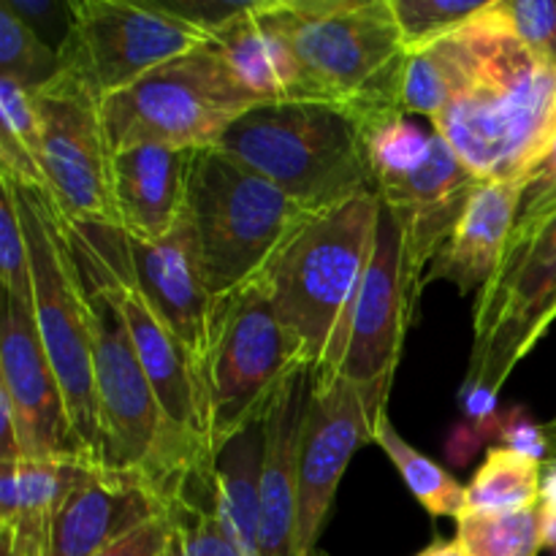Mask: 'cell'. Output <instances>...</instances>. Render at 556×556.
<instances>
[{
    "mask_svg": "<svg viewBox=\"0 0 556 556\" xmlns=\"http://www.w3.org/2000/svg\"><path fill=\"white\" fill-rule=\"evenodd\" d=\"M402 109L429 117L478 182H530L556 144V65L489 0L465 27L407 54Z\"/></svg>",
    "mask_w": 556,
    "mask_h": 556,
    "instance_id": "6da1fadb",
    "label": "cell"
},
{
    "mask_svg": "<svg viewBox=\"0 0 556 556\" xmlns=\"http://www.w3.org/2000/svg\"><path fill=\"white\" fill-rule=\"evenodd\" d=\"M378 215L380 199L367 193L313 217L264 275L277 318L313 380L340 378Z\"/></svg>",
    "mask_w": 556,
    "mask_h": 556,
    "instance_id": "7a4b0ae2",
    "label": "cell"
},
{
    "mask_svg": "<svg viewBox=\"0 0 556 556\" xmlns=\"http://www.w3.org/2000/svg\"><path fill=\"white\" fill-rule=\"evenodd\" d=\"M217 147L313 215L375 193L364 130L351 103H255Z\"/></svg>",
    "mask_w": 556,
    "mask_h": 556,
    "instance_id": "3957f363",
    "label": "cell"
},
{
    "mask_svg": "<svg viewBox=\"0 0 556 556\" xmlns=\"http://www.w3.org/2000/svg\"><path fill=\"white\" fill-rule=\"evenodd\" d=\"M313 217L318 215L220 147L195 152L188 220L217 307L258 282Z\"/></svg>",
    "mask_w": 556,
    "mask_h": 556,
    "instance_id": "277c9868",
    "label": "cell"
},
{
    "mask_svg": "<svg viewBox=\"0 0 556 556\" xmlns=\"http://www.w3.org/2000/svg\"><path fill=\"white\" fill-rule=\"evenodd\" d=\"M22 226L30 244L33 309L43 351L63 389L71 427L87 462L106 467L92 353V304L81 275L71 226L41 190L16 185Z\"/></svg>",
    "mask_w": 556,
    "mask_h": 556,
    "instance_id": "5b68a950",
    "label": "cell"
},
{
    "mask_svg": "<svg viewBox=\"0 0 556 556\" xmlns=\"http://www.w3.org/2000/svg\"><path fill=\"white\" fill-rule=\"evenodd\" d=\"M253 106L210 38L103 101V119L114 152L139 144L206 150L220 144L226 130Z\"/></svg>",
    "mask_w": 556,
    "mask_h": 556,
    "instance_id": "8992f818",
    "label": "cell"
},
{
    "mask_svg": "<svg viewBox=\"0 0 556 556\" xmlns=\"http://www.w3.org/2000/svg\"><path fill=\"white\" fill-rule=\"evenodd\" d=\"M269 14L331 101H356L405 71L389 0H269Z\"/></svg>",
    "mask_w": 556,
    "mask_h": 556,
    "instance_id": "52a82bcc",
    "label": "cell"
},
{
    "mask_svg": "<svg viewBox=\"0 0 556 556\" xmlns=\"http://www.w3.org/2000/svg\"><path fill=\"white\" fill-rule=\"evenodd\" d=\"M299 369L307 367L277 318L264 277L223 302L206 369L212 454L258 424Z\"/></svg>",
    "mask_w": 556,
    "mask_h": 556,
    "instance_id": "ba28073f",
    "label": "cell"
},
{
    "mask_svg": "<svg viewBox=\"0 0 556 556\" xmlns=\"http://www.w3.org/2000/svg\"><path fill=\"white\" fill-rule=\"evenodd\" d=\"M68 11L71 30L60 63L101 103L212 38L163 3L76 0Z\"/></svg>",
    "mask_w": 556,
    "mask_h": 556,
    "instance_id": "9c48e42d",
    "label": "cell"
},
{
    "mask_svg": "<svg viewBox=\"0 0 556 556\" xmlns=\"http://www.w3.org/2000/svg\"><path fill=\"white\" fill-rule=\"evenodd\" d=\"M43 136L49 193L68 223L119 228L114 201V147L103 103L71 71L33 92Z\"/></svg>",
    "mask_w": 556,
    "mask_h": 556,
    "instance_id": "30bf717a",
    "label": "cell"
},
{
    "mask_svg": "<svg viewBox=\"0 0 556 556\" xmlns=\"http://www.w3.org/2000/svg\"><path fill=\"white\" fill-rule=\"evenodd\" d=\"M386 402V391L362 389L345 378L313 380L299 454L296 556H318L320 532L342 476L353 454L375 440Z\"/></svg>",
    "mask_w": 556,
    "mask_h": 556,
    "instance_id": "8fae6325",
    "label": "cell"
},
{
    "mask_svg": "<svg viewBox=\"0 0 556 556\" xmlns=\"http://www.w3.org/2000/svg\"><path fill=\"white\" fill-rule=\"evenodd\" d=\"M416 304L418 291L407 266L405 228L396 212L380 201L372 261L358 293L340 378L389 394Z\"/></svg>",
    "mask_w": 556,
    "mask_h": 556,
    "instance_id": "7c38bea8",
    "label": "cell"
},
{
    "mask_svg": "<svg viewBox=\"0 0 556 556\" xmlns=\"http://www.w3.org/2000/svg\"><path fill=\"white\" fill-rule=\"evenodd\" d=\"M0 326V391L14 407L22 459L90 465L71 427L63 389L43 351L33 302L5 296Z\"/></svg>",
    "mask_w": 556,
    "mask_h": 556,
    "instance_id": "4fadbf2b",
    "label": "cell"
},
{
    "mask_svg": "<svg viewBox=\"0 0 556 556\" xmlns=\"http://www.w3.org/2000/svg\"><path fill=\"white\" fill-rule=\"evenodd\" d=\"M123 242L136 288L168 331L182 342L206 380L220 307L206 288L188 212L166 237L139 239L123 231Z\"/></svg>",
    "mask_w": 556,
    "mask_h": 556,
    "instance_id": "5bb4252c",
    "label": "cell"
},
{
    "mask_svg": "<svg viewBox=\"0 0 556 556\" xmlns=\"http://www.w3.org/2000/svg\"><path fill=\"white\" fill-rule=\"evenodd\" d=\"M168 503L139 472L81 465L49 521V556H96L147 521L166 516Z\"/></svg>",
    "mask_w": 556,
    "mask_h": 556,
    "instance_id": "9a60e30c",
    "label": "cell"
},
{
    "mask_svg": "<svg viewBox=\"0 0 556 556\" xmlns=\"http://www.w3.org/2000/svg\"><path fill=\"white\" fill-rule=\"evenodd\" d=\"M313 372L299 369L264 413L261 465V556H296L299 454Z\"/></svg>",
    "mask_w": 556,
    "mask_h": 556,
    "instance_id": "2e32d148",
    "label": "cell"
},
{
    "mask_svg": "<svg viewBox=\"0 0 556 556\" xmlns=\"http://www.w3.org/2000/svg\"><path fill=\"white\" fill-rule=\"evenodd\" d=\"M212 43L231 79L253 103L331 101L275 25L269 0L253 3L248 14L212 36Z\"/></svg>",
    "mask_w": 556,
    "mask_h": 556,
    "instance_id": "e0dca14e",
    "label": "cell"
},
{
    "mask_svg": "<svg viewBox=\"0 0 556 556\" xmlns=\"http://www.w3.org/2000/svg\"><path fill=\"white\" fill-rule=\"evenodd\" d=\"M525 190V179L478 185L454 233L432 261L424 286L445 280L454 282L459 293L483 291L492 286L519 223Z\"/></svg>",
    "mask_w": 556,
    "mask_h": 556,
    "instance_id": "ac0fdd59",
    "label": "cell"
},
{
    "mask_svg": "<svg viewBox=\"0 0 556 556\" xmlns=\"http://www.w3.org/2000/svg\"><path fill=\"white\" fill-rule=\"evenodd\" d=\"M199 150L139 144L114 152V201L119 228L130 237L161 239L188 212V185Z\"/></svg>",
    "mask_w": 556,
    "mask_h": 556,
    "instance_id": "d6986e66",
    "label": "cell"
},
{
    "mask_svg": "<svg viewBox=\"0 0 556 556\" xmlns=\"http://www.w3.org/2000/svg\"><path fill=\"white\" fill-rule=\"evenodd\" d=\"M261 465L264 424H253L215 454V505L242 556H261Z\"/></svg>",
    "mask_w": 556,
    "mask_h": 556,
    "instance_id": "ffe728a7",
    "label": "cell"
},
{
    "mask_svg": "<svg viewBox=\"0 0 556 556\" xmlns=\"http://www.w3.org/2000/svg\"><path fill=\"white\" fill-rule=\"evenodd\" d=\"M172 541L166 556H242L228 538L215 505V459L182 478L168 503Z\"/></svg>",
    "mask_w": 556,
    "mask_h": 556,
    "instance_id": "44dd1931",
    "label": "cell"
},
{
    "mask_svg": "<svg viewBox=\"0 0 556 556\" xmlns=\"http://www.w3.org/2000/svg\"><path fill=\"white\" fill-rule=\"evenodd\" d=\"M543 462L492 445L465 494V514H519L541 505Z\"/></svg>",
    "mask_w": 556,
    "mask_h": 556,
    "instance_id": "7402d4cb",
    "label": "cell"
},
{
    "mask_svg": "<svg viewBox=\"0 0 556 556\" xmlns=\"http://www.w3.org/2000/svg\"><path fill=\"white\" fill-rule=\"evenodd\" d=\"M380 448L386 451V456L391 459V465L400 470L402 481L410 489L413 497L424 505V510L432 516H448V519H462L465 514V494L467 486H462L451 472H445L438 462H432L429 456H424L421 451L413 448L410 443L400 438L394 427H391L389 416L378 424L375 429V440Z\"/></svg>",
    "mask_w": 556,
    "mask_h": 556,
    "instance_id": "603a6c76",
    "label": "cell"
},
{
    "mask_svg": "<svg viewBox=\"0 0 556 556\" xmlns=\"http://www.w3.org/2000/svg\"><path fill=\"white\" fill-rule=\"evenodd\" d=\"M456 541L467 556H538L543 548L541 505L519 514L462 516Z\"/></svg>",
    "mask_w": 556,
    "mask_h": 556,
    "instance_id": "cb8c5ba5",
    "label": "cell"
},
{
    "mask_svg": "<svg viewBox=\"0 0 556 556\" xmlns=\"http://www.w3.org/2000/svg\"><path fill=\"white\" fill-rule=\"evenodd\" d=\"M58 49L49 47L27 22L0 0V76L16 81L27 92H36L60 74Z\"/></svg>",
    "mask_w": 556,
    "mask_h": 556,
    "instance_id": "d4e9b609",
    "label": "cell"
},
{
    "mask_svg": "<svg viewBox=\"0 0 556 556\" xmlns=\"http://www.w3.org/2000/svg\"><path fill=\"white\" fill-rule=\"evenodd\" d=\"M391 11L400 25L402 41H405L407 54L424 52L438 41L448 38L476 14H481L489 0H389Z\"/></svg>",
    "mask_w": 556,
    "mask_h": 556,
    "instance_id": "484cf974",
    "label": "cell"
},
{
    "mask_svg": "<svg viewBox=\"0 0 556 556\" xmlns=\"http://www.w3.org/2000/svg\"><path fill=\"white\" fill-rule=\"evenodd\" d=\"M81 465L71 462H20V525H47L74 486Z\"/></svg>",
    "mask_w": 556,
    "mask_h": 556,
    "instance_id": "4316f807",
    "label": "cell"
},
{
    "mask_svg": "<svg viewBox=\"0 0 556 556\" xmlns=\"http://www.w3.org/2000/svg\"><path fill=\"white\" fill-rule=\"evenodd\" d=\"M0 282L5 296L33 302V271H30V244H27L25 226L16 204L14 179L0 174Z\"/></svg>",
    "mask_w": 556,
    "mask_h": 556,
    "instance_id": "83f0119b",
    "label": "cell"
},
{
    "mask_svg": "<svg viewBox=\"0 0 556 556\" xmlns=\"http://www.w3.org/2000/svg\"><path fill=\"white\" fill-rule=\"evenodd\" d=\"M0 119H3V130H0V136L14 141L20 150H25L27 155L43 168L41 119H38V109H36V101H33V92H27L25 87L5 79V76H0Z\"/></svg>",
    "mask_w": 556,
    "mask_h": 556,
    "instance_id": "f1b7e54d",
    "label": "cell"
},
{
    "mask_svg": "<svg viewBox=\"0 0 556 556\" xmlns=\"http://www.w3.org/2000/svg\"><path fill=\"white\" fill-rule=\"evenodd\" d=\"M516 38L535 58L556 65V0H500Z\"/></svg>",
    "mask_w": 556,
    "mask_h": 556,
    "instance_id": "f546056e",
    "label": "cell"
},
{
    "mask_svg": "<svg viewBox=\"0 0 556 556\" xmlns=\"http://www.w3.org/2000/svg\"><path fill=\"white\" fill-rule=\"evenodd\" d=\"M552 215H556V144L548 152L546 161L541 163V168L532 174L530 182H527L519 223H516V231L510 237L508 250L527 242Z\"/></svg>",
    "mask_w": 556,
    "mask_h": 556,
    "instance_id": "4dcf8cb0",
    "label": "cell"
},
{
    "mask_svg": "<svg viewBox=\"0 0 556 556\" xmlns=\"http://www.w3.org/2000/svg\"><path fill=\"white\" fill-rule=\"evenodd\" d=\"M500 443L505 448L516 451L521 456L543 462L546 465L552 459V443H548L546 427H538L525 407H510L503 413V429H500Z\"/></svg>",
    "mask_w": 556,
    "mask_h": 556,
    "instance_id": "1f68e13d",
    "label": "cell"
},
{
    "mask_svg": "<svg viewBox=\"0 0 556 556\" xmlns=\"http://www.w3.org/2000/svg\"><path fill=\"white\" fill-rule=\"evenodd\" d=\"M462 407L470 418V427L481 440H500L503 429V410L497 407V391L481 380H465L462 386Z\"/></svg>",
    "mask_w": 556,
    "mask_h": 556,
    "instance_id": "d6a6232c",
    "label": "cell"
},
{
    "mask_svg": "<svg viewBox=\"0 0 556 556\" xmlns=\"http://www.w3.org/2000/svg\"><path fill=\"white\" fill-rule=\"evenodd\" d=\"M172 14L182 16L185 22L204 30L206 36H217L223 27L231 25L233 20L248 14L253 3H223V0H195V3H163Z\"/></svg>",
    "mask_w": 556,
    "mask_h": 556,
    "instance_id": "836d02e7",
    "label": "cell"
},
{
    "mask_svg": "<svg viewBox=\"0 0 556 556\" xmlns=\"http://www.w3.org/2000/svg\"><path fill=\"white\" fill-rule=\"evenodd\" d=\"M168 541H172V519L166 514L147 521L139 530L119 538L117 543H112L96 556H166Z\"/></svg>",
    "mask_w": 556,
    "mask_h": 556,
    "instance_id": "e575fe53",
    "label": "cell"
},
{
    "mask_svg": "<svg viewBox=\"0 0 556 556\" xmlns=\"http://www.w3.org/2000/svg\"><path fill=\"white\" fill-rule=\"evenodd\" d=\"M20 525V462H0V527Z\"/></svg>",
    "mask_w": 556,
    "mask_h": 556,
    "instance_id": "d590c367",
    "label": "cell"
},
{
    "mask_svg": "<svg viewBox=\"0 0 556 556\" xmlns=\"http://www.w3.org/2000/svg\"><path fill=\"white\" fill-rule=\"evenodd\" d=\"M478 443H481V438L476 434V429L462 427L459 432H454V438H451V443H448L451 459L459 462V465H465V462L470 459L472 451L478 448Z\"/></svg>",
    "mask_w": 556,
    "mask_h": 556,
    "instance_id": "8d00e7d4",
    "label": "cell"
},
{
    "mask_svg": "<svg viewBox=\"0 0 556 556\" xmlns=\"http://www.w3.org/2000/svg\"><path fill=\"white\" fill-rule=\"evenodd\" d=\"M541 510H556V456H552V459L543 465Z\"/></svg>",
    "mask_w": 556,
    "mask_h": 556,
    "instance_id": "74e56055",
    "label": "cell"
},
{
    "mask_svg": "<svg viewBox=\"0 0 556 556\" xmlns=\"http://www.w3.org/2000/svg\"><path fill=\"white\" fill-rule=\"evenodd\" d=\"M416 556H467V552L462 548L459 541H448V543L438 541V543H432V546L424 548V552L416 554Z\"/></svg>",
    "mask_w": 556,
    "mask_h": 556,
    "instance_id": "f35d334b",
    "label": "cell"
},
{
    "mask_svg": "<svg viewBox=\"0 0 556 556\" xmlns=\"http://www.w3.org/2000/svg\"><path fill=\"white\" fill-rule=\"evenodd\" d=\"M543 521V548L556 552V510H541Z\"/></svg>",
    "mask_w": 556,
    "mask_h": 556,
    "instance_id": "ab89813d",
    "label": "cell"
},
{
    "mask_svg": "<svg viewBox=\"0 0 556 556\" xmlns=\"http://www.w3.org/2000/svg\"><path fill=\"white\" fill-rule=\"evenodd\" d=\"M318 556H329V554H318Z\"/></svg>",
    "mask_w": 556,
    "mask_h": 556,
    "instance_id": "60d3db41",
    "label": "cell"
},
{
    "mask_svg": "<svg viewBox=\"0 0 556 556\" xmlns=\"http://www.w3.org/2000/svg\"><path fill=\"white\" fill-rule=\"evenodd\" d=\"M554 556H556V554H554Z\"/></svg>",
    "mask_w": 556,
    "mask_h": 556,
    "instance_id": "b9f144b4",
    "label": "cell"
}]
</instances>
